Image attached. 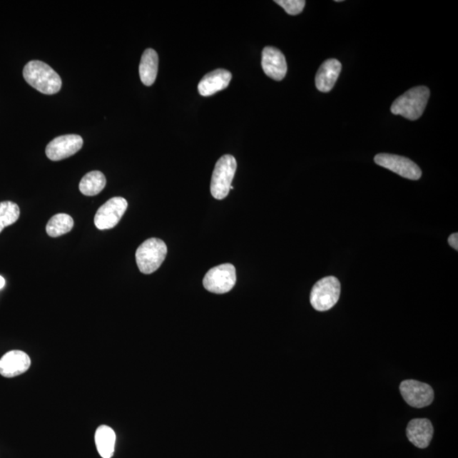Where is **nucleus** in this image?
I'll return each mask as SVG.
<instances>
[{
    "instance_id": "nucleus-21",
    "label": "nucleus",
    "mask_w": 458,
    "mask_h": 458,
    "mask_svg": "<svg viewBox=\"0 0 458 458\" xmlns=\"http://www.w3.org/2000/svg\"><path fill=\"white\" fill-rule=\"evenodd\" d=\"M275 3L291 16L299 15L305 6L304 0H276Z\"/></svg>"
},
{
    "instance_id": "nucleus-13",
    "label": "nucleus",
    "mask_w": 458,
    "mask_h": 458,
    "mask_svg": "<svg viewBox=\"0 0 458 458\" xmlns=\"http://www.w3.org/2000/svg\"><path fill=\"white\" fill-rule=\"evenodd\" d=\"M433 434V425L427 419H412L407 427L408 439L416 447L421 449H424L429 446Z\"/></svg>"
},
{
    "instance_id": "nucleus-4",
    "label": "nucleus",
    "mask_w": 458,
    "mask_h": 458,
    "mask_svg": "<svg viewBox=\"0 0 458 458\" xmlns=\"http://www.w3.org/2000/svg\"><path fill=\"white\" fill-rule=\"evenodd\" d=\"M237 170V161L231 155L221 157L215 163L210 183V193L217 200L226 198Z\"/></svg>"
},
{
    "instance_id": "nucleus-11",
    "label": "nucleus",
    "mask_w": 458,
    "mask_h": 458,
    "mask_svg": "<svg viewBox=\"0 0 458 458\" xmlns=\"http://www.w3.org/2000/svg\"><path fill=\"white\" fill-rule=\"evenodd\" d=\"M31 365V358L26 352L17 350L8 352L0 359V375L4 378H15L28 371Z\"/></svg>"
},
{
    "instance_id": "nucleus-19",
    "label": "nucleus",
    "mask_w": 458,
    "mask_h": 458,
    "mask_svg": "<svg viewBox=\"0 0 458 458\" xmlns=\"http://www.w3.org/2000/svg\"><path fill=\"white\" fill-rule=\"evenodd\" d=\"M73 226V218L70 215L59 213L54 215L49 220L46 226V232L49 236L56 238L69 233Z\"/></svg>"
},
{
    "instance_id": "nucleus-14",
    "label": "nucleus",
    "mask_w": 458,
    "mask_h": 458,
    "mask_svg": "<svg viewBox=\"0 0 458 458\" xmlns=\"http://www.w3.org/2000/svg\"><path fill=\"white\" fill-rule=\"evenodd\" d=\"M232 79L230 71L224 69H217L206 74L200 80L198 91L202 96H212L219 91L228 88Z\"/></svg>"
},
{
    "instance_id": "nucleus-20",
    "label": "nucleus",
    "mask_w": 458,
    "mask_h": 458,
    "mask_svg": "<svg viewBox=\"0 0 458 458\" xmlns=\"http://www.w3.org/2000/svg\"><path fill=\"white\" fill-rule=\"evenodd\" d=\"M20 208L12 201L0 202V233L14 224L20 218Z\"/></svg>"
},
{
    "instance_id": "nucleus-9",
    "label": "nucleus",
    "mask_w": 458,
    "mask_h": 458,
    "mask_svg": "<svg viewBox=\"0 0 458 458\" xmlns=\"http://www.w3.org/2000/svg\"><path fill=\"white\" fill-rule=\"evenodd\" d=\"M400 392L408 405L413 407H425L433 402V389L430 385L419 381L404 380L400 385Z\"/></svg>"
},
{
    "instance_id": "nucleus-12",
    "label": "nucleus",
    "mask_w": 458,
    "mask_h": 458,
    "mask_svg": "<svg viewBox=\"0 0 458 458\" xmlns=\"http://www.w3.org/2000/svg\"><path fill=\"white\" fill-rule=\"evenodd\" d=\"M262 66L265 74L273 80L281 81L285 78L287 62L280 49L272 46L264 48Z\"/></svg>"
},
{
    "instance_id": "nucleus-23",
    "label": "nucleus",
    "mask_w": 458,
    "mask_h": 458,
    "mask_svg": "<svg viewBox=\"0 0 458 458\" xmlns=\"http://www.w3.org/2000/svg\"><path fill=\"white\" fill-rule=\"evenodd\" d=\"M6 285V280L2 276H0V290L3 289Z\"/></svg>"
},
{
    "instance_id": "nucleus-15",
    "label": "nucleus",
    "mask_w": 458,
    "mask_h": 458,
    "mask_svg": "<svg viewBox=\"0 0 458 458\" xmlns=\"http://www.w3.org/2000/svg\"><path fill=\"white\" fill-rule=\"evenodd\" d=\"M341 68V63L335 59H330L322 63L316 75V87L320 92L327 93L335 87Z\"/></svg>"
},
{
    "instance_id": "nucleus-5",
    "label": "nucleus",
    "mask_w": 458,
    "mask_h": 458,
    "mask_svg": "<svg viewBox=\"0 0 458 458\" xmlns=\"http://www.w3.org/2000/svg\"><path fill=\"white\" fill-rule=\"evenodd\" d=\"M340 296V283L338 278L330 276L322 278L313 286L310 302L317 311L326 312L335 307Z\"/></svg>"
},
{
    "instance_id": "nucleus-8",
    "label": "nucleus",
    "mask_w": 458,
    "mask_h": 458,
    "mask_svg": "<svg viewBox=\"0 0 458 458\" xmlns=\"http://www.w3.org/2000/svg\"><path fill=\"white\" fill-rule=\"evenodd\" d=\"M376 164L382 168L392 171L400 176L417 180L422 176L419 166L406 157L390 154H379L375 157Z\"/></svg>"
},
{
    "instance_id": "nucleus-17",
    "label": "nucleus",
    "mask_w": 458,
    "mask_h": 458,
    "mask_svg": "<svg viewBox=\"0 0 458 458\" xmlns=\"http://www.w3.org/2000/svg\"><path fill=\"white\" fill-rule=\"evenodd\" d=\"M96 444L98 454L102 458L113 457L116 446V433L109 426L101 425L96 432Z\"/></svg>"
},
{
    "instance_id": "nucleus-7",
    "label": "nucleus",
    "mask_w": 458,
    "mask_h": 458,
    "mask_svg": "<svg viewBox=\"0 0 458 458\" xmlns=\"http://www.w3.org/2000/svg\"><path fill=\"white\" fill-rule=\"evenodd\" d=\"M128 201L123 197H114L106 202L97 210L94 224L100 230H106L118 225L128 209Z\"/></svg>"
},
{
    "instance_id": "nucleus-2",
    "label": "nucleus",
    "mask_w": 458,
    "mask_h": 458,
    "mask_svg": "<svg viewBox=\"0 0 458 458\" xmlns=\"http://www.w3.org/2000/svg\"><path fill=\"white\" fill-rule=\"evenodd\" d=\"M429 96L427 87L412 88L393 102L392 112L394 115L402 116L408 120H417L423 115Z\"/></svg>"
},
{
    "instance_id": "nucleus-6",
    "label": "nucleus",
    "mask_w": 458,
    "mask_h": 458,
    "mask_svg": "<svg viewBox=\"0 0 458 458\" xmlns=\"http://www.w3.org/2000/svg\"><path fill=\"white\" fill-rule=\"evenodd\" d=\"M236 280L235 266L225 263L210 269L204 278L203 285L212 293L225 294L235 287Z\"/></svg>"
},
{
    "instance_id": "nucleus-10",
    "label": "nucleus",
    "mask_w": 458,
    "mask_h": 458,
    "mask_svg": "<svg viewBox=\"0 0 458 458\" xmlns=\"http://www.w3.org/2000/svg\"><path fill=\"white\" fill-rule=\"evenodd\" d=\"M83 138L76 134H67L57 137L46 147V155L49 160L58 161L68 158L82 149Z\"/></svg>"
},
{
    "instance_id": "nucleus-1",
    "label": "nucleus",
    "mask_w": 458,
    "mask_h": 458,
    "mask_svg": "<svg viewBox=\"0 0 458 458\" xmlns=\"http://www.w3.org/2000/svg\"><path fill=\"white\" fill-rule=\"evenodd\" d=\"M24 76L26 82L40 93L51 96L61 91V76L46 63L39 61L29 62L24 67Z\"/></svg>"
},
{
    "instance_id": "nucleus-16",
    "label": "nucleus",
    "mask_w": 458,
    "mask_h": 458,
    "mask_svg": "<svg viewBox=\"0 0 458 458\" xmlns=\"http://www.w3.org/2000/svg\"><path fill=\"white\" fill-rule=\"evenodd\" d=\"M158 54L154 49H147L143 54L139 65V76L146 86H151L155 83L158 73Z\"/></svg>"
},
{
    "instance_id": "nucleus-18",
    "label": "nucleus",
    "mask_w": 458,
    "mask_h": 458,
    "mask_svg": "<svg viewBox=\"0 0 458 458\" xmlns=\"http://www.w3.org/2000/svg\"><path fill=\"white\" fill-rule=\"evenodd\" d=\"M106 184L105 175L98 171H93L82 178L79 184V190L84 195L93 196L100 194L104 190Z\"/></svg>"
},
{
    "instance_id": "nucleus-22",
    "label": "nucleus",
    "mask_w": 458,
    "mask_h": 458,
    "mask_svg": "<svg viewBox=\"0 0 458 458\" xmlns=\"http://www.w3.org/2000/svg\"><path fill=\"white\" fill-rule=\"evenodd\" d=\"M448 243L450 245L453 249L456 250H458V235L457 233H452V235L449 237Z\"/></svg>"
},
{
    "instance_id": "nucleus-3",
    "label": "nucleus",
    "mask_w": 458,
    "mask_h": 458,
    "mask_svg": "<svg viewBox=\"0 0 458 458\" xmlns=\"http://www.w3.org/2000/svg\"><path fill=\"white\" fill-rule=\"evenodd\" d=\"M168 254L165 242L151 238L138 247L136 251V263L139 271L145 275H151L163 263Z\"/></svg>"
}]
</instances>
